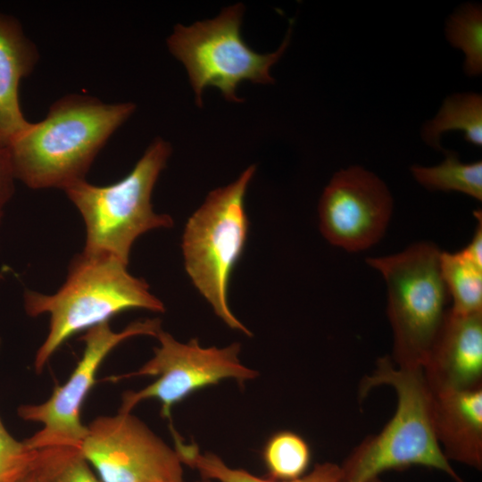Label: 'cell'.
I'll return each mask as SVG.
<instances>
[{
  "label": "cell",
  "instance_id": "obj_1",
  "mask_svg": "<svg viewBox=\"0 0 482 482\" xmlns=\"http://www.w3.org/2000/svg\"><path fill=\"white\" fill-rule=\"evenodd\" d=\"M135 108L85 95L62 96L44 120L29 122L9 143L15 179L33 189L62 190L86 179L99 151Z\"/></svg>",
  "mask_w": 482,
  "mask_h": 482
},
{
  "label": "cell",
  "instance_id": "obj_8",
  "mask_svg": "<svg viewBox=\"0 0 482 482\" xmlns=\"http://www.w3.org/2000/svg\"><path fill=\"white\" fill-rule=\"evenodd\" d=\"M156 338L159 345L150 360L136 371L113 378L115 380L145 376L156 378L139 390L125 391L118 411L131 412L138 403L156 400L161 404V415L170 419L175 404L202 388L225 379H234L243 386L259 375L257 370L241 362L239 343L224 347H203L197 339L181 343L163 329Z\"/></svg>",
  "mask_w": 482,
  "mask_h": 482
},
{
  "label": "cell",
  "instance_id": "obj_5",
  "mask_svg": "<svg viewBox=\"0 0 482 482\" xmlns=\"http://www.w3.org/2000/svg\"><path fill=\"white\" fill-rule=\"evenodd\" d=\"M255 170L251 165L235 181L211 191L187 220L181 243L185 270L195 287L219 319L248 337L253 334L232 312L228 293L247 238L245 196Z\"/></svg>",
  "mask_w": 482,
  "mask_h": 482
},
{
  "label": "cell",
  "instance_id": "obj_10",
  "mask_svg": "<svg viewBox=\"0 0 482 482\" xmlns=\"http://www.w3.org/2000/svg\"><path fill=\"white\" fill-rule=\"evenodd\" d=\"M79 450L102 482L184 481L174 447L131 412L92 420Z\"/></svg>",
  "mask_w": 482,
  "mask_h": 482
},
{
  "label": "cell",
  "instance_id": "obj_3",
  "mask_svg": "<svg viewBox=\"0 0 482 482\" xmlns=\"http://www.w3.org/2000/svg\"><path fill=\"white\" fill-rule=\"evenodd\" d=\"M389 386L397 396L394 416L375 436H367L340 465L343 482H368L388 470L421 466L464 482L444 455L431 419V392L422 369H402L390 356L378 360L359 386L360 399L374 387Z\"/></svg>",
  "mask_w": 482,
  "mask_h": 482
},
{
  "label": "cell",
  "instance_id": "obj_4",
  "mask_svg": "<svg viewBox=\"0 0 482 482\" xmlns=\"http://www.w3.org/2000/svg\"><path fill=\"white\" fill-rule=\"evenodd\" d=\"M170 154V143L156 138L121 180L99 187L83 179L64 190L85 223L83 252L112 255L128 264L133 244L140 236L173 226L172 218L155 212L151 203L154 185Z\"/></svg>",
  "mask_w": 482,
  "mask_h": 482
},
{
  "label": "cell",
  "instance_id": "obj_22",
  "mask_svg": "<svg viewBox=\"0 0 482 482\" xmlns=\"http://www.w3.org/2000/svg\"><path fill=\"white\" fill-rule=\"evenodd\" d=\"M37 450L16 440L0 419V482H14L33 464Z\"/></svg>",
  "mask_w": 482,
  "mask_h": 482
},
{
  "label": "cell",
  "instance_id": "obj_15",
  "mask_svg": "<svg viewBox=\"0 0 482 482\" xmlns=\"http://www.w3.org/2000/svg\"><path fill=\"white\" fill-rule=\"evenodd\" d=\"M174 449L183 465L197 470L203 479L212 482H343L339 464L317 463L303 476L287 481H276L255 476L243 469L231 468L217 454L202 453L195 443L183 441L174 428H170Z\"/></svg>",
  "mask_w": 482,
  "mask_h": 482
},
{
  "label": "cell",
  "instance_id": "obj_29",
  "mask_svg": "<svg viewBox=\"0 0 482 482\" xmlns=\"http://www.w3.org/2000/svg\"><path fill=\"white\" fill-rule=\"evenodd\" d=\"M0 346H1V340H0Z\"/></svg>",
  "mask_w": 482,
  "mask_h": 482
},
{
  "label": "cell",
  "instance_id": "obj_12",
  "mask_svg": "<svg viewBox=\"0 0 482 482\" xmlns=\"http://www.w3.org/2000/svg\"><path fill=\"white\" fill-rule=\"evenodd\" d=\"M422 370L431 392L482 386V312L448 310Z\"/></svg>",
  "mask_w": 482,
  "mask_h": 482
},
{
  "label": "cell",
  "instance_id": "obj_14",
  "mask_svg": "<svg viewBox=\"0 0 482 482\" xmlns=\"http://www.w3.org/2000/svg\"><path fill=\"white\" fill-rule=\"evenodd\" d=\"M37 61L36 46L19 21L0 12V141L8 145L29 124L21 109L19 87Z\"/></svg>",
  "mask_w": 482,
  "mask_h": 482
},
{
  "label": "cell",
  "instance_id": "obj_23",
  "mask_svg": "<svg viewBox=\"0 0 482 482\" xmlns=\"http://www.w3.org/2000/svg\"><path fill=\"white\" fill-rule=\"evenodd\" d=\"M15 179L9 145L0 141V212L13 195Z\"/></svg>",
  "mask_w": 482,
  "mask_h": 482
},
{
  "label": "cell",
  "instance_id": "obj_30",
  "mask_svg": "<svg viewBox=\"0 0 482 482\" xmlns=\"http://www.w3.org/2000/svg\"><path fill=\"white\" fill-rule=\"evenodd\" d=\"M180 482H185V481H180Z\"/></svg>",
  "mask_w": 482,
  "mask_h": 482
},
{
  "label": "cell",
  "instance_id": "obj_2",
  "mask_svg": "<svg viewBox=\"0 0 482 482\" xmlns=\"http://www.w3.org/2000/svg\"><path fill=\"white\" fill-rule=\"evenodd\" d=\"M127 266L114 256L82 251L71 261L66 280L54 294L24 292L28 315H49L48 333L35 356L36 372L40 373L65 341L81 330L109 322L128 310L165 312L149 285L131 275Z\"/></svg>",
  "mask_w": 482,
  "mask_h": 482
},
{
  "label": "cell",
  "instance_id": "obj_26",
  "mask_svg": "<svg viewBox=\"0 0 482 482\" xmlns=\"http://www.w3.org/2000/svg\"><path fill=\"white\" fill-rule=\"evenodd\" d=\"M368 482H383V481H382V480L379 478V477H378V478H372V479H370V480L368 481Z\"/></svg>",
  "mask_w": 482,
  "mask_h": 482
},
{
  "label": "cell",
  "instance_id": "obj_16",
  "mask_svg": "<svg viewBox=\"0 0 482 482\" xmlns=\"http://www.w3.org/2000/svg\"><path fill=\"white\" fill-rule=\"evenodd\" d=\"M461 130L464 139L482 145V96L478 93L454 94L446 97L436 115L422 128L423 140L433 148L444 151L440 139L444 133Z\"/></svg>",
  "mask_w": 482,
  "mask_h": 482
},
{
  "label": "cell",
  "instance_id": "obj_11",
  "mask_svg": "<svg viewBox=\"0 0 482 482\" xmlns=\"http://www.w3.org/2000/svg\"><path fill=\"white\" fill-rule=\"evenodd\" d=\"M393 198L374 173L352 166L337 171L319 203L320 229L333 245L348 252L370 248L383 237Z\"/></svg>",
  "mask_w": 482,
  "mask_h": 482
},
{
  "label": "cell",
  "instance_id": "obj_21",
  "mask_svg": "<svg viewBox=\"0 0 482 482\" xmlns=\"http://www.w3.org/2000/svg\"><path fill=\"white\" fill-rule=\"evenodd\" d=\"M445 34L449 43L464 54V71L478 76L482 71V10L478 4L461 5L448 19Z\"/></svg>",
  "mask_w": 482,
  "mask_h": 482
},
{
  "label": "cell",
  "instance_id": "obj_24",
  "mask_svg": "<svg viewBox=\"0 0 482 482\" xmlns=\"http://www.w3.org/2000/svg\"><path fill=\"white\" fill-rule=\"evenodd\" d=\"M477 228L469 245L462 249L468 257L474 262L482 266V214L480 211L475 212Z\"/></svg>",
  "mask_w": 482,
  "mask_h": 482
},
{
  "label": "cell",
  "instance_id": "obj_18",
  "mask_svg": "<svg viewBox=\"0 0 482 482\" xmlns=\"http://www.w3.org/2000/svg\"><path fill=\"white\" fill-rule=\"evenodd\" d=\"M414 179L428 190L461 192L478 201L482 200V162H461L458 154L447 151L438 165L411 169Z\"/></svg>",
  "mask_w": 482,
  "mask_h": 482
},
{
  "label": "cell",
  "instance_id": "obj_28",
  "mask_svg": "<svg viewBox=\"0 0 482 482\" xmlns=\"http://www.w3.org/2000/svg\"><path fill=\"white\" fill-rule=\"evenodd\" d=\"M3 214H4V212H0V224H1V221H2Z\"/></svg>",
  "mask_w": 482,
  "mask_h": 482
},
{
  "label": "cell",
  "instance_id": "obj_20",
  "mask_svg": "<svg viewBox=\"0 0 482 482\" xmlns=\"http://www.w3.org/2000/svg\"><path fill=\"white\" fill-rule=\"evenodd\" d=\"M33 470L40 482H102L79 448L73 446L37 449Z\"/></svg>",
  "mask_w": 482,
  "mask_h": 482
},
{
  "label": "cell",
  "instance_id": "obj_25",
  "mask_svg": "<svg viewBox=\"0 0 482 482\" xmlns=\"http://www.w3.org/2000/svg\"><path fill=\"white\" fill-rule=\"evenodd\" d=\"M14 482H40V480L35 470H33L32 464V467L27 472L21 475L19 478H17Z\"/></svg>",
  "mask_w": 482,
  "mask_h": 482
},
{
  "label": "cell",
  "instance_id": "obj_7",
  "mask_svg": "<svg viewBox=\"0 0 482 482\" xmlns=\"http://www.w3.org/2000/svg\"><path fill=\"white\" fill-rule=\"evenodd\" d=\"M243 13L242 4L229 6L214 19L190 26L177 24L167 39L170 52L187 69L199 106L203 104L202 93L209 86L220 90L226 100L241 103L236 90L243 80L274 82L270 70L287 49L290 30L277 51L258 54L241 37Z\"/></svg>",
  "mask_w": 482,
  "mask_h": 482
},
{
  "label": "cell",
  "instance_id": "obj_6",
  "mask_svg": "<svg viewBox=\"0 0 482 482\" xmlns=\"http://www.w3.org/2000/svg\"><path fill=\"white\" fill-rule=\"evenodd\" d=\"M440 254L435 244L422 241L401 253L366 260L386 285L391 359L399 368H423L448 311Z\"/></svg>",
  "mask_w": 482,
  "mask_h": 482
},
{
  "label": "cell",
  "instance_id": "obj_13",
  "mask_svg": "<svg viewBox=\"0 0 482 482\" xmlns=\"http://www.w3.org/2000/svg\"><path fill=\"white\" fill-rule=\"evenodd\" d=\"M431 419L445 458L481 470L482 386L431 392Z\"/></svg>",
  "mask_w": 482,
  "mask_h": 482
},
{
  "label": "cell",
  "instance_id": "obj_27",
  "mask_svg": "<svg viewBox=\"0 0 482 482\" xmlns=\"http://www.w3.org/2000/svg\"><path fill=\"white\" fill-rule=\"evenodd\" d=\"M197 482H212V481H211V480H208V479H202V480H200V481H197Z\"/></svg>",
  "mask_w": 482,
  "mask_h": 482
},
{
  "label": "cell",
  "instance_id": "obj_9",
  "mask_svg": "<svg viewBox=\"0 0 482 482\" xmlns=\"http://www.w3.org/2000/svg\"><path fill=\"white\" fill-rule=\"evenodd\" d=\"M159 318L133 321L120 331H114L109 322L86 331L82 356L68 379L56 386L50 397L37 404L18 407L17 413L26 421L39 423L41 428L24 440L31 449L66 445L79 448L87 433L80 413L84 402L96 384L98 370L108 354L131 337H156L162 330Z\"/></svg>",
  "mask_w": 482,
  "mask_h": 482
},
{
  "label": "cell",
  "instance_id": "obj_17",
  "mask_svg": "<svg viewBox=\"0 0 482 482\" xmlns=\"http://www.w3.org/2000/svg\"><path fill=\"white\" fill-rule=\"evenodd\" d=\"M440 270L448 295L453 299L450 310L458 314L482 312V266L461 250L441 252Z\"/></svg>",
  "mask_w": 482,
  "mask_h": 482
},
{
  "label": "cell",
  "instance_id": "obj_19",
  "mask_svg": "<svg viewBox=\"0 0 482 482\" xmlns=\"http://www.w3.org/2000/svg\"><path fill=\"white\" fill-rule=\"evenodd\" d=\"M311 458L308 443L300 435L288 430L272 435L262 451L267 478L276 481L293 480L303 476Z\"/></svg>",
  "mask_w": 482,
  "mask_h": 482
}]
</instances>
